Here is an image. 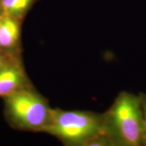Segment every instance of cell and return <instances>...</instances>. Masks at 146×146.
<instances>
[{
	"mask_svg": "<svg viewBox=\"0 0 146 146\" xmlns=\"http://www.w3.org/2000/svg\"><path fill=\"white\" fill-rule=\"evenodd\" d=\"M37 0H0V14L23 21Z\"/></svg>",
	"mask_w": 146,
	"mask_h": 146,
	"instance_id": "8992f818",
	"label": "cell"
},
{
	"mask_svg": "<svg viewBox=\"0 0 146 146\" xmlns=\"http://www.w3.org/2000/svg\"><path fill=\"white\" fill-rule=\"evenodd\" d=\"M21 20L3 16L0 22V50L16 54L21 36Z\"/></svg>",
	"mask_w": 146,
	"mask_h": 146,
	"instance_id": "5b68a950",
	"label": "cell"
},
{
	"mask_svg": "<svg viewBox=\"0 0 146 146\" xmlns=\"http://www.w3.org/2000/svg\"><path fill=\"white\" fill-rule=\"evenodd\" d=\"M1 18H2V15H1V14H0V22H1Z\"/></svg>",
	"mask_w": 146,
	"mask_h": 146,
	"instance_id": "9c48e42d",
	"label": "cell"
},
{
	"mask_svg": "<svg viewBox=\"0 0 146 146\" xmlns=\"http://www.w3.org/2000/svg\"><path fill=\"white\" fill-rule=\"evenodd\" d=\"M4 100L5 114L16 128L43 132L50 123L52 108L47 100L31 85L6 97Z\"/></svg>",
	"mask_w": 146,
	"mask_h": 146,
	"instance_id": "3957f363",
	"label": "cell"
},
{
	"mask_svg": "<svg viewBox=\"0 0 146 146\" xmlns=\"http://www.w3.org/2000/svg\"><path fill=\"white\" fill-rule=\"evenodd\" d=\"M103 131L112 146L144 145V123L139 95L123 91L103 113Z\"/></svg>",
	"mask_w": 146,
	"mask_h": 146,
	"instance_id": "6da1fadb",
	"label": "cell"
},
{
	"mask_svg": "<svg viewBox=\"0 0 146 146\" xmlns=\"http://www.w3.org/2000/svg\"><path fill=\"white\" fill-rule=\"evenodd\" d=\"M16 58H17L16 54L2 52L0 50V68Z\"/></svg>",
	"mask_w": 146,
	"mask_h": 146,
	"instance_id": "ba28073f",
	"label": "cell"
},
{
	"mask_svg": "<svg viewBox=\"0 0 146 146\" xmlns=\"http://www.w3.org/2000/svg\"><path fill=\"white\" fill-rule=\"evenodd\" d=\"M30 85L21 62L16 58L0 68V97L6 98Z\"/></svg>",
	"mask_w": 146,
	"mask_h": 146,
	"instance_id": "277c9868",
	"label": "cell"
},
{
	"mask_svg": "<svg viewBox=\"0 0 146 146\" xmlns=\"http://www.w3.org/2000/svg\"><path fill=\"white\" fill-rule=\"evenodd\" d=\"M140 100H141V106L143 112V123H144V145L146 146V94L140 93Z\"/></svg>",
	"mask_w": 146,
	"mask_h": 146,
	"instance_id": "52a82bcc",
	"label": "cell"
},
{
	"mask_svg": "<svg viewBox=\"0 0 146 146\" xmlns=\"http://www.w3.org/2000/svg\"><path fill=\"white\" fill-rule=\"evenodd\" d=\"M43 133L54 136L66 145L87 146L104 133L103 114L52 109L50 121Z\"/></svg>",
	"mask_w": 146,
	"mask_h": 146,
	"instance_id": "7a4b0ae2",
	"label": "cell"
}]
</instances>
